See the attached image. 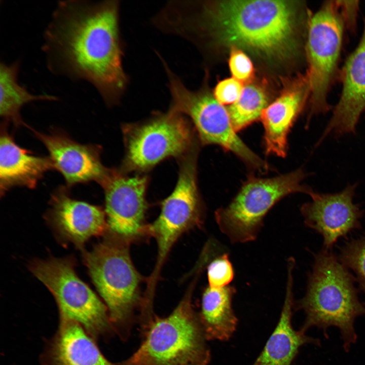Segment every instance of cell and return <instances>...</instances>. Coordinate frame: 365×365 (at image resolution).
<instances>
[{"label":"cell","mask_w":365,"mask_h":365,"mask_svg":"<svg viewBox=\"0 0 365 365\" xmlns=\"http://www.w3.org/2000/svg\"><path fill=\"white\" fill-rule=\"evenodd\" d=\"M44 39L50 70L88 82L107 105L118 103L128 80L122 64L118 1L59 2Z\"/></svg>","instance_id":"obj_1"},{"label":"cell","mask_w":365,"mask_h":365,"mask_svg":"<svg viewBox=\"0 0 365 365\" xmlns=\"http://www.w3.org/2000/svg\"><path fill=\"white\" fill-rule=\"evenodd\" d=\"M309 16L300 2L224 1L204 5L198 12L185 1L175 15V26L186 40L204 31L219 43L267 60L284 61L299 54Z\"/></svg>","instance_id":"obj_2"},{"label":"cell","mask_w":365,"mask_h":365,"mask_svg":"<svg viewBox=\"0 0 365 365\" xmlns=\"http://www.w3.org/2000/svg\"><path fill=\"white\" fill-rule=\"evenodd\" d=\"M355 281L348 269L330 250L322 248L316 253L308 274L306 294L294 303V310H303L306 316L299 330L305 333L316 327L328 338V328L337 327L343 348L349 352L357 340L355 320L365 316V305L358 299Z\"/></svg>","instance_id":"obj_3"},{"label":"cell","mask_w":365,"mask_h":365,"mask_svg":"<svg viewBox=\"0 0 365 365\" xmlns=\"http://www.w3.org/2000/svg\"><path fill=\"white\" fill-rule=\"evenodd\" d=\"M83 257L91 279L106 306L114 332L123 340L129 335L140 300L141 276L129 252L128 240L110 232Z\"/></svg>","instance_id":"obj_4"},{"label":"cell","mask_w":365,"mask_h":365,"mask_svg":"<svg viewBox=\"0 0 365 365\" xmlns=\"http://www.w3.org/2000/svg\"><path fill=\"white\" fill-rule=\"evenodd\" d=\"M192 288L168 316L153 318L141 329L138 349L117 365H208L210 351L192 303Z\"/></svg>","instance_id":"obj_5"},{"label":"cell","mask_w":365,"mask_h":365,"mask_svg":"<svg viewBox=\"0 0 365 365\" xmlns=\"http://www.w3.org/2000/svg\"><path fill=\"white\" fill-rule=\"evenodd\" d=\"M306 176L301 168L270 178L250 175L231 202L215 211L220 230L232 243L255 240L266 215L278 201L291 194L314 192L302 183Z\"/></svg>","instance_id":"obj_6"},{"label":"cell","mask_w":365,"mask_h":365,"mask_svg":"<svg viewBox=\"0 0 365 365\" xmlns=\"http://www.w3.org/2000/svg\"><path fill=\"white\" fill-rule=\"evenodd\" d=\"M163 65L171 97L169 110L191 119L200 143L217 145L232 153L250 168L261 172L267 171L269 166L266 162L237 134L228 110L207 89H188L165 61Z\"/></svg>","instance_id":"obj_7"},{"label":"cell","mask_w":365,"mask_h":365,"mask_svg":"<svg viewBox=\"0 0 365 365\" xmlns=\"http://www.w3.org/2000/svg\"><path fill=\"white\" fill-rule=\"evenodd\" d=\"M72 257L35 260L29 264L32 274L53 295L60 320L74 321L95 340L114 330L106 306L78 276Z\"/></svg>","instance_id":"obj_8"},{"label":"cell","mask_w":365,"mask_h":365,"mask_svg":"<svg viewBox=\"0 0 365 365\" xmlns=\"http://www.w3.org/2000/svg\"><path fill=\"white\" fill-rule=\"evenodd\" d=\"M125 148L121 171L142 172L170 157L181 158L196 145L197 136L186 116L169 110L142 122L122 126Z\"/></svg>","instance_id":"obj_9"},{"label":"cell","mask_w":365,"mask_h":365,"mask_svg":"<svg viewBox=\"0 0 365 365\" xmlns=\"http://www.w3.org/2000/svg\"><path fill=\"white\" fill-rule=\"evenodd\" d=\"M346 27L338 1H326L310 19L306 43L310 86L309 119L332 108L330 91L339 80V61Z\"/></svg>","instance_id":"obj_10"},{"label":"cell","mask_w":365,"mask_h":365,"mask_svg":"<svg viewBox=\"0 0 365 365\" xmlns=\"http://www.w3.org/2000/svg\"><path fill=\"white\" fill-rule=\"evenodd\" d=\"M198 145L180 158L176 186L162 203L160 213L147 225L145 235L153 236L158 245V258L150 281L155 284L159 271L172 246L187 230L203 224V206L197 185Z\"/></svg>","instance_id":"obj_11"},{"label":"cell","mask_w":365,"mask_h":365,"mask_svg":"<svg viewBox=\"0 0 365 365\" xmlns=\"http://www.w3.org/2000/svg\"><path fill=\"white\" fill-rule=\"evenodd\" d=\"M148 184L145 175L130 177L120 170L110 169L100 185L104 192L108 232L131 242L145 235Z\"/></svg>","instance_id":"obj_12"},{"label":"cell","mask_w":365,"mask_h":365,"mask_svg":"<svg viewBox=\"0 0 365 365\" xmlns=\"http://www.w3.org/2000/svg\"><path fill=\"white\" fill-rule=\"evenodd\" d=\"M356 184L333 194L314 192L312 200L304 203L301 212L305 225L323 237V248L330 250L337 241L360 228L363 211L353 202Z\"/></svg>","instance_id":"obj_13"},{"label":"cell","mask_w":365,"mask_h":365,"mask_svg":"<svg viewBox=\"0 0 365 365\" xmlns=\"http://www.w3.org/2000/svg\"><path fill=\"white\" fill-rule=\"evenodd\" d=\"M33 131L47 148L54 169L63 175L68 188L91 181L101 185L108 176L110 169L102 164L100 147L81 144L59 130L48 134Z\"/></svg>","instance_id":"obj_14"},{"label":"cell","mask_w":365,"mask_h":365,"mask_svg":"<svg viewBox=\"0 0 365 365\" xmlns=\"http://www.w3.org/2000/svg\"><path fill=\"white\" fill-rule=\"evenodd\" d=\"M50 205L47 214L49 223L61 239L78 248L83 249L90 238L108 231L105 210L71 198L65 187L53 192Z\"/></svg>","instance_id":"obj_15"},{"label":"cell","mask_w":365,"mask_h":365,"mask_svg":"<svg viewBox=\"0 0 365 365\" xmlns=\"http://www.w3.org/2000/svg\"><path fill=\"white\" fill-rule=\"evenodd\" d=\"M342 90L332 116L318 144L328 135L352 133L365 111V19L363 32L355 49L341 68Z\"/></svg>","instance_id":"obj_16"},{"label":"cell","mask_w":365,"mask_h":365,"mask_svg":"<svg viewBox=\"0 0 365 365\" xmlns=\"http://www.w3.org/2000/svg\"><path fill=\"white\" fill-rule=\"evenodd\" d=\"M310 96V83L306 74L295 81L264 110L260 120L264 129V144L267 155L286 156L288 134Z\"/></svg>","instance_id":"obj_17"},{"label":"cell","mask_w":365,"mask_h":365,"mask_svg":"<svg viewBox=\"0 0 365 365\" xmlns=\"http://www.w3.org/2000/svg\"><path fill=\"white\" fill-rule=\"evenodd\" d=\"M294 258L287 262L285 299L279 321L263 350L252 365H291L305 344L321 346V341L308 336L293 326L291 319L295 301L293 295Z\"/></svg>","instance_id":"obj_18"},{"label":"cell","mask_w":365,"mask_h":365,"mask_svg":"<svg viewBox=\"0 0 365 365\" xmlns=\"http://www.w3.org/2000/svg\"><path fill=\"white\" fill-rule=\"evenodd\" d=\"M1 125L0 137V193L23 187L33 189L48 171L54 170L49 157L38 156L19 147Z\"/></svg>","instance_id":"obj_19"},{"label":"cell","mask_w":365,"mask_h":365,"mask_svg":"<svg viewBox=\"0 0 365 365\" xmlns=\"http://www.w3.org/2000/svg\"><path fill=\"white\" fill-rule=\"evenodd\" d=\"M43 365H117L101 353L95 340L78 323L60 320L41 356Z\"/></svg>","instance_id":"obj_20"},{"label":"cell","mask_w":365,"mask_h":365,"mask_svg":"<svg viewBox=\"0 0 365 365\" xmlns=\"http://www.w3.org/2000/svg\"><path fill=\"white\" fill-rule=\"evenodd\" d=\"M234 287H206L202 294L199 318L207 340H229L236 331L238 320L233 307Z\"/></svg>","instance_id":"obj_21"},{"label":"cell","mask_w":365,"mask_h":365,"mask_svg":"<svg viewBox=\"0 0 365 365\" xmlns=\"http://www.w3.org/2000/svg\"><path fill=\"white\" fill-rule=\"evenodd\" d=\"M19 61L11 64H0V116L3 123H11L16 127L25 125L20 111L26 104L37 100H56V97L46 95H34L21 85L18 80Z\"/></svg>","instance_id":"obj_22"},{"label":"cell","mask_w":365,"mask_h":365,"mask_svg":"<svg viewBox=\"0 0 365 365\" xmlns=\"http://www.w3.org/2000/svg\"><path fill=\"white\" fill-rule=\"evenodd\" d=\"M263 90L255 85L244 87L238 100L228 109L232 124L237 132L261 118L264 110L269 105Z\"/></svg>","instance_id":"obj_23"},{"label":"cell","mask_w":365,"mask_h":365,"mask_svg":"<svg viewBox=\"0 0 365 365\" xmlns=\"http://www.w3.org/2000/svg\"><path fill=\"white\" fill-rule=\"evenodd\" d=\"M338 258L354 272L359 289L365 294V235L346 242L341 248Z\"/></svg>","instance_id":"obj_24"},{"label":"cell","mask_w":365,"mask_h":365,"mask_svg":"<svg viewBox=\"0 0 365 365\" xmlns=\"http://www.w3.org/2000/svg\"><path fill=\"white\" fill-rule=\"evenodd\" d=\"M208 286L222 288L229 285L234 277V270L229 254H220L208 264L207 270Z\"/></svg>","instance_id":"obj_25"},{"label":"cell","mask_w":365,"mask_h":365,"mask_svg":"<svg viewBox=\"0 0 365 365\" xmlns=\"http://www.w3.org/2000/svg\"><path fill=\"white\" fill-rule=\"evenodd\" d=\"M229 64L234 79L242 82L250 81L253 76L254 68L249 58L240 49L231 47Z\"/></svg>","instance_id":"obj_26"},{"label":"cell","mask_w":365,"mask_h":365,"mask_svg":"<svg viewBox=\"0 0 365 365\" xmlns=\"http://www.w3.org/2000/svg\"><path fill=\"white\" fill-rule=\"evenodd\" d=\"M243 88L242 83L234 78L226 79L216 85L213 96L221 104L232 105L240 98Z\"/></svg>","instance_id":"obj_27"},{"label":"cell","mask_w":365,"mask_h":365,"mask_svg":"<svg viewBox=\"0 0 365 365\" xmlns=\"http://www.w3.org/2000/svg\"><path fill=\"white\" fill-rule=\"evenodd\" d=\"M346 29L355 32L356 26L359 3L358 1H338Z\"/></svg>","instance_id":"obj_28"}]
</instances>
